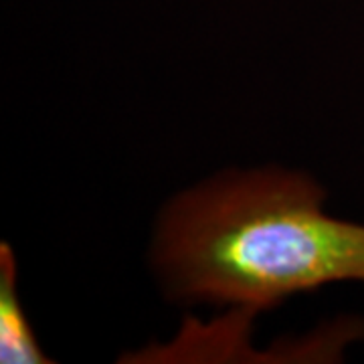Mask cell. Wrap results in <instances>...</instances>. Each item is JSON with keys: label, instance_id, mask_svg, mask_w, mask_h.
I'll list each match as a JSON object with an SVG mask.
<instances>
[{"label": "cell", "instance_id": "7a4b0ae2", "mask_svg": "<svg viewBox=\"0 0 364 364\" xmlns=\"http://www.w3.org/2000/svg\"><path fill=\"white\" fill-rule=\"evenodd\" d=\"M0 363H53L43 350L18 289V263L11 243H0Z\"/></svg>", "mask_w": 364, "mask_h": 364}, {"label": "cell", "instance_id": "6da1fadb", "mask_svg": "<svg viewBox=\"0 0 364 364\" xmlns=\"http://www.w3.org/2000/svg\"><path fill=\"white\" fill-rule=\"evenodd\" d=\"M326 200L304 170H221L158 208L152 275L174 304L251 316L328 286H364V223L332 215Z\"/></svg>", "mask_w": 364, "mask_h": 364}]
</instances>
